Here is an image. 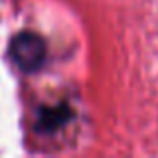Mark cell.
<instances>
[{"label": "cell", "instance_id": "cell-1", "mask_svg": "<svg viewBox=\"0 0 158 158\" xmlns=\"http://www.w3.org/2000/svg\"><path fill=\"white\" fill-rule=\"evenodd\" d=\"M8 56L16 68H20L22 72H36L46 62V42L36 32H18L10 40Z\"/></svg>", "mask_w": 158, "mask_h": 158}, {"label": "cell", "instance_id": "cell-2", "mask_svg": "<svg viewBox=\"0 0 158 158\" xmlns=\"http://www.w3.org/2000/svg\"><path fill=\"white\" fill-rule=\"evenodd\" d=\"M72 118V112L66 104L58 106H44L36 112V130L40 132H54L60 126H64Z\"/></svg>", "mask_w": 158, "mask_h": 158}]
</instances>
